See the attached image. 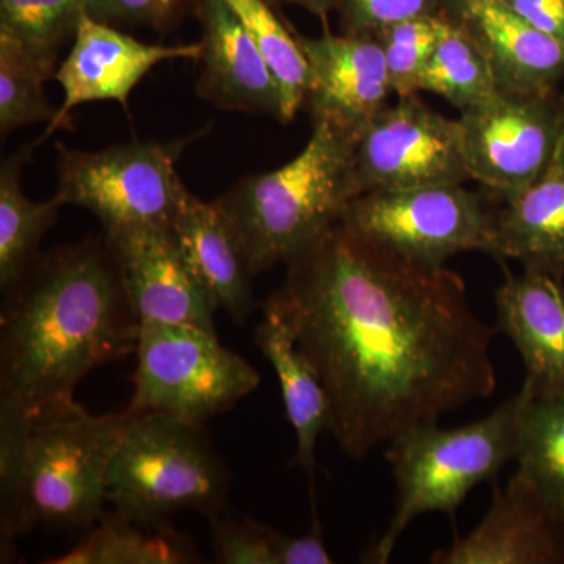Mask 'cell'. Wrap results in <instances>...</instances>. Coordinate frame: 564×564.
<instances>
[{
  "label": "cell",
  "instance_id": "obj_1",
  "mask_svg": "<svg viewBox=\"0 0 564 564\" xmlns=\"http://www.w3.org/2000/svg\"><path fill=\"white\" fill-rule=\"evenodd\" d=\"M285 265L263 306L321 380L328 432L351 459L496 391L497 329L447 267L406 261L340 223Z\"/></svg>",
  "mask_w": 564,
  "mask_h": 564
},
{
  "label": "cell",
  "instance_id": "obj_2",
  "mask_svg": "<svg viewBox=\"0 0 564 564\" xmlns=\"http://www.w3.org/2000/svg\"><path fill=\"white\" fill-rule=\"evenodd\" d=\"M139 334L106 237L33 259L3 293L0 425L80 413L77 386L93 370L135 352Z\"/></svg>",
  "mask_w": 564,
  "mask_h": 564
},
{
  "label": "cell",
  "instance_id": "obj_3",
  "mask_svg": "<svg viewBox=\"0 0 564 564\" xmlns=\"http://www.w3.org/2000/svg\"><path fill=\"white\" fill-rule=\"evenodd\" d=\"M137 417L87 410L28 426L0 425V549L36 529L88 532L106 513L117 448Z\"/></svg>",
  "mask_w": 564,
  "mask_h": 564
},
{
  "label": "cell",
  "instance_id": "obj_4",
  "mask_svg": "<svg viewBox=\"0 0 564 564\" xmlns=\"http://www.w3.org/2000/svg\"><path fill=\"white\" fill-rule=\"evenodd\" d=\"M358 140L326 121L291 162L245 177L218 198L252 276L288 263L343 217L361 195L356 184Z\"/></svg>",
  "mask_w": 564,
  "mask_h": 564
},
{
  "label": "cell",
  "instance_id": "obj_5",
  "mask_svg": "<svg viewBox=\"0 0 564 564\" xmlns=\"http://www.w3.org/2000/svg\"><path fill=\"white\" fill-rule=\"evenodd\" d=\"M524 403L521 389L480 421L458 429L430 423L392 440L386 458L395 481V510L388 529L361 562L388 563L400 536L419 516L444 513L454 519L475 486L494 480L514 462Z\"/></svg>",
  "mask_w": 564,
  "mask_h": 564
},
{
  "label": "cell",
  "instance_id": "obj_6",
  "mask_svg": "<svg viewBox=\"0 0 564 564\" xmlns=\"http://www.w3.org/2000/svg\"><path fill=\"white\" fill-rule=\"evenodd\" d=\"M229 473L202 423L137 413L113 456L107 500L144 524H166L181 511L215 513L226 505Z\"/></svg>",
  "mask_w": 564,
  "mask_h": 564
},
{
  "label": "cell",
  "instance_id": "obj_7",
  "mask_svg": "<svg viewBox=\"0 0 564 564\" xmlns=\"http://www.w3.org/2000/svg\"><path fill=\"white\" fill-rule=\"evenodd\" d=\"M206 132L158 143L131 141L101 151L58 147L57 192L65 206L84 207L104 234L172 228L187 187L176 172L182 152Z\"/></svg>",
  "mask_w": 564,
  "mask_h": 564
},
{
  "label": "cell",
  "instance_id": "obj_8",
  "mask_svg": "<svg viewBox=\"0 0 564 564\" xmlns=\"http://www.w3.org/2000/svg\"><path fill=\"white\" fill-rule=\"evenodd\" d=\"M135 352L129 408L139 414L163 413L203 425L261 384V375L226 348L217 333L195 326L140 323Z\"/></svg>",
  "mask_w": 564,
  "mask_h": 564
},
{
  "label": "cell",
  "instance_id": "obj_9",
  "mask_svg": "<svg viewBox=\"0 0 564 564\" xmlns=\"http://www.w3.org/2000/svg\"><path fill=\"white\" fill-rule=\"evenodd\" d=\"M340 225L406 261L445 267L467 251L491 256L496 212L463 184L367 192L345 207Z\"/></svg>",
  "mask_w": 564,
  "mask_h": 564
},
{
  "label": "cell",
  "instance_id": "obj_10",
  "mask_svg": "<svg viewBox=\"0 0 564 564\" xmlns=\"http://www.w3.org/2000/svg\"><path fill=\"white\" fill-rule=\"evenodd\" d=\"M470 180L511 202L551 172L562 124L560 93H497L459 113Z\"/></svg>",
  "mask_w": 564,
  "mask_h": 564
},
{
  "label": "cell",
  "instance_id": "obj_11",
  "mask_svg": "<svg viewBox=\"0 0 564 564\" xmlns=\"http://www.w3.org/2000/svg\"><path fill=\"white\" fill-rule=\"evenodd\" d=\"M359 193L410 191L469 181L462 128L417 95L399 98L359 137L355 154Z\"/></svg>",
  "mask_w": 564,
  "mask_h": 564
},
{
  "label": "cell",
  "instance_id": "obj_12",
  "mask_svg": "<svg viewBox=\"0 0 564 564\" xmlns=\"http://www.w3.org/2000/svg\"><path fill=\"white\" fill-rule=\"evenodd\" d=\"M202 54L203 41L176 46L148 44L113 25L93 20L90 14H82L68 57L55 70L63 104L43 139L57 129L69 128L70 111L77 106L115 101L128 107L133 88L159 63L199 61Z\"/></svg>",
  "mask_w": 564,
  "mask_h": 564
},
{
  "label": "cell",
  "instance_id": "obj_13",
  "mask_svg": "<svg viewBox=\"0 0 564 564\" xmlns=\"http://www.w3.org/2000/svg\"><path fill=\"white\" fill-rule=\"evenodd\" d=\"M295 36L311 70L303 107L313 121L329 122L359 141L392 95L381 44L375 36L328 31Z\"/></svg>",
  "mask_w": 564,
  "mask_h": 564
},
{
  "label": "cell",
  "instance_id": "obj_14",
  "mask_svg": "<svg viewBox=\"0 0 564 564\" xmlns=\"http://www.w3.org/2000/svg\"><path fill=\"white\" fill-rule=\"evenodd\" d=\"M104 237L140 323L188 325L215 333L214 306L182 259L170 228L124 229Z\"/></svg>",
  "mask_w": 564,
  "mask_h": 564
},
{
  "label": "cell",
  "instance_id": "obj_15",
  "mask_svg": "<svg viewBox=\"0 0 564 564\" xmlns=\"http://www.w3.org/2000/svg\"><path fill=\"white\" fill-rule=\"evenodd\" d=\"M433 564H563L564 521L544 502L522 470L494 486L480 524L451 547L434 552Z\"/></svg>",
  "mask_w": 564,
  "mask_h": 564
},
{
  "label": "cell",
  "instance_id": "obj_16",
  "mask_svg": "<svg viewBox=\"0 0 564 564\" xmlns=\"http://www.w3.org/2000/svg\"><path fill=\"white\" fill-rule=\"evenodd\" d=\"M497 288L496 329L513 343L524 362L522 388L533 399L564 397L563 280L538 270L503 267Z\"/></svg>",
  "mask_w": 564,
  "mask_h": 564
},
{
  "label": "cell",
  "instance_id": "obj_17",
  "mask_svg": "<svg viewBox=\"0 0 564 564\" xmlns=\"http://www.w3.org/2000/svg\"><path fill=\"white\" fill-rule=\"evenodd\" d=\"M203 62L196 93L225 110L289 122L280 82L225 0H198Z\"/></svg>",
  "mask_w": 564,
  "mask_h": 564
},
{
  "label": "cell",
  "instance_id": "obj_18",
  "mask_svg": "<svg viewBox=\"0 0 564 564\" xmlns=\"http://www.w3.org/2000/svg\"><path fill=\"white\" fill-rule=\"evenodd\" d=\"M445 17L481 47L499 91L549 95L564 80V43L536 31L502 2L445 0Z\"/></svg>",
  "mask_w": 564,
  "mask_h": 564
},
{
  "label": "cell",
  "instance_id": "obj_19",
  "mask_svg": "<svg viewBox=\"0 0 564 564\" xmlns=\"http://www.w3.org/2000/svg\"><path fill=\"white\" fill-rule=\"evenodd\" d=\"M170 231L214 310L247 323L254 310L252 274L217 203L185 193Z\"/></svg>",
  "mask_w": 564,
  "mask_h": 564
},
{
  "label": "cell",
  "instance_id": "obj_20",
  "mask_svg": "<svg viewBox=\"0 0 564 564\" xmlns=\"http://www.w3.org/2000/svg\"><path fill=\"white\" fill-rule=\"evenodd\" d=\"M491 258L564 280V173L551 170L496 212Z\"/></svg>",
  "mask_w": 564,
  "mask_h": 564
},
{
  "label": "cell",
  "instance_id": "obj_21",
  "mask_svg": "<svg viewBox=\"0 0 564 564\" xmlns=\"http://www.w3.org/2000/svg\"><path fill=\"white\" fill-rule=\"evenodd\" d=\"M262 311L263 318L254 334L256 347L272 364L280 381L285 413L296 437L293 464L302 467L310 477L311 503H315V447L318 436L328 430V397L313 367L296 348L280 315L267 306H262Z\"/></svg>",
  "mask_w": 564,
  "mask_h": 564
},
{
  "label": "cell",
  "instance_id": "obj_22",
  "mask_svg": "<svg viewBox=\"0 0 564 564\" xmlns=\"http://www.w3.org/2000/svg\"><path fill=\"white\" fill-rule=\"evenodd\" d=\"M46 563L191 564L199 563V555L191 538L177 532L172 522L144 524L106 511L69 552Z\"/></svg>",
  "mask_w": 564,
  "mask_h": 564
},
{
  "label": "cell",
  "instance_id": "obj_23",
  "mask_svg": "<svg viewBox=\"0 0 564 564\" xmlns=\"http://www.w3.org/2000/svg\"><path fill=\"white\" fill-rule=\"evenodd\" d=\"M33 147L22 148L0 166V288L6 293L20 282L35 259L36 248L57 221L65 203L54 195L31 202L21 187V173Z\"/></svg>",
  "mask_w": 564,
  "mask_h": 564
},
{
  "label": "cell",
  "instance_id": "obj_24",
  "mask_svg": "<svg viewBox=\"0 0 564 564\" xmlns=\"http://www.w3.org/2000/svg\"><path fill=\"white\" fill-rule=\"evenodd\" d=\"M419 91L433 93L466 111L499 93L488 58L469 32L441 13V35L419 82Z\"/></svg>",
  "mask_w": 564,
  "mask_h": 564
},
{
  "label": "cell",
  "instance_id": "obj_25",
  "mask_svg": "<svg viewBox=\"0 0 564 564\" xmlns=\"http://www.w3.org/2000/svg\"><path fill=\"white\" fill-rule=\"evenodd\" d=\"M524 392L514 462L564 521V397L533 399Z\"/></svg>",
  "mask_w": 564,
  "mask_h": 564
},
{
  "label": "cell",
  "instance_id": "obj_26",
  "mask_svg": "<svg viewBox=\"0 0 564 564\" xmlns=\"http://www.w3.org/2000/svg\"><path fill=\"white\" fill-rule=\"evenodd\" d=\"M245 32L254 41L280 82L289 121L303 109L311 70L295 32L285 28L267 0H225Z\"/></svg>",
  "mask_w": 564,
  "mask_h": 564
},
{
  "label": "cell",
  "instance_id": "obj_27",
  "mask_svg": "<svg viewBox=\"0 0 564 564\" xmlns=\"http://www.w3.org/2000/svg\"><path fill=\"white\" fill-rule=\"evenodd\" d=\"M84 13V0H0V36L54 77L58 54L74 39Z\"/></svg>",
  "mask_w": 564,
  "mask_h": 564
},
{
  "label": "cell",
  "instance_id": "obj_28",
  "mask_svg": "<svg viewBox=\"0 0 564 564\" xmlns=\"http://www.w3.org/2000/svg\"><path fill=\"white\" fill-rule=\"evenodd\" d=\"M51 76L13 41L0 36V132L2 137L39 122H52L44 82Z\"/></svg>",
  "mask_w": 564,
  "mask_h": 564
},
{
  "label": "cell",
  "instance_id": "obj_29",
  "mask_svg": "<svg viewBox=\"0 0 564 564\" xmlns=\"http://www.w3.org/2000/svg\"><path fill=\"white\" fill-rule=\"evenodd\" d=\"M212 552L220 564H291L293 536L221 508L207 516Z\"/></svg>",
  "mask_w": 564,
  "mask_h": 564
},
{
  "label": "cell",
  "instance_id": "obj_30",
  "mask_svg": "<svg viewBox=\"0 0 564 564\" xmlns=\"http://www.w3.org/2000/svg\"><path fill=\"white\" fill-rule=\"evenodd\" d=\"M440 35L441 14L397 22L375 35L383 50L397 98L419 95V82Z\"/></svg>",
  "mask_w": 564,
  "mask_h": 564
},
{
  "label": "cell",
  "instance_id": "obj_31",
  "mask_svg": "<svg viewBox=\"0 0 564 564\" xmlns=\"http://www.w3.org/2000/svg\"><path fill=\"white\" fill-rule=\"evenodd\" d=\"M445 0H336L340 29L348 35H370L414 18L437 17Z\"/></svg>",
  "mask_w": 564,
  "mask_h": 564
},
{
  "label": "cell",
  "instance_id": "obj_32",
  "mask_svg": "<svg viewBox=\"0 0 564 564\" xmlns=\"http://www.w3.org/2000/svg\"><path fill=\"white\" fill-rule=\"evenodd\" d=\"M85 13L110 25H144L169 31L180 17L182 0H84Z\"/></svg>",
  "mask_w": 564,
  "mask_h": 564
},
{
  "label": "cell",
  "instance_id": "obj_33",
  "mask_svg": "<svg viewBox=\"0 0 564 564\" xmlns=\"http://www.w3.org/2000/svg\"><path fill=\"white\" fill-rule=\"evenodd\" d=\"M516 17L564 43V0H502Z\"/></svg>",
  "mask_w": 564,
  "mask_h": 564
},
{
  "label": "cell",
  "instance_id": "obj_34",
  "mask_svg": "<svg viewBox=\"0 0 564 564\" xmlns=\"http://www.w3.org/2000/svg\"><path fill=\"white\" fill-rule=\"evenodd\" d=\"M272 6H293L306 10L307 13L323 22L328 21V14L336 9V0H267Z\"/></svg>",
  "mask_w": 564,
  "mask_h": 564
},
{
  "label": "cell",
  "instance_id": "obj_35",
  "mask_svg": "<svg viewBox=\"0 0 564 564\" xmlns=\"http://www.w3.org/2000/svg\"><path fill=\"white\" fill-rule=\"evenodd\" d=\"M560 102H562V124H560L558 144H556L554 163H552L551 170L564 173V93L560 95Z\"/></svg>",
  "mask_w": 564,
  "mask_h": 564
},
{
  "label": "cell",
  "instance_id": "obj_36",
  "mask_svg": "<svg viewBox=\"0 0 564 564\" xmlns=\"http://www.w3.org/2000/svg\"><path fill=\"white\" fill-rule=\"evenodd\" d=\"M491 2H502V0H491Z\"/></svg>",
  "mask_w": 564,
  "mask_h": 564
}]
</instances>
